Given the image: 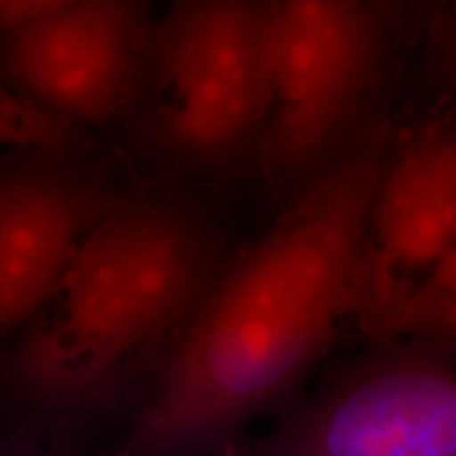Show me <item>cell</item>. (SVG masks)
Wrapping results in <instances>:
<instances>
[{
    "label": "cell",
    "instance_id": "cell-8",
    "mask_svg": "<svg viewBox=\"0 0 456 456\" xmlns=\"http://www.w3.org/2000/svg\"><path fill=\"white\" fill-rule=\"evenodd\" d=\"M152 20L149 0H75L0 36V85L105 139L131 95Z\"/></svg>",
    "mask_w": 456,
    "mask_h": 456
},
{
    "label": "cell",
    "instance_id": "cell-6",
    "mask_svg": "<svg viewBox=\"0 0 456 456\" xmlns=\"http://www.w3.org/2000/svg\"><path fill=\"white\" fill-rule=\"evenodd\" d=\"M122 181L107 149L0 147V343L45 306Z\"/></svg>",
    "mask_w": 456,
    "mask_h": 456
},
{
    "label": "cell",
    "instance_id": "cell-10",
    "mask_svg": "<svg viewBox=\"0 0 456 456\" xmlns=\"http://www.w3.org/2000/svg\"><path fill=\"white\" fill-rule=\"evenodd\" d=\"M406 338L456 348V225L435 271L414 299L397 340Z\"/></svg>",
    "mask_w": 456,
    "mask_h": 456
},
{
    "label": "cell",
    "instance_id": "cell-2",
    "mask_svg": "<svg viewBox=\"0 0 456 456\" xmlns=\"http://www.w3.org/2000/svg\"><path fill=\"white\" fill-rule=\"evenodd\" d=\"M205 186L135 175L66 264L9 354V375L54 409L94 408L173 340L227 264Z\"/></svg>",
    "mask_w": 456,
    "mask_h": 456
},
{
    "label": "cell",
    "instance_id": "cell-11",
    "mask_svg": "<svg viewBox=\"0 0 456 456\" xmlns=\"http://www.w3.org/2000/svg\"><path fill=\"white\" fill-rule=\"evenodd\" d=\"M75 0H0V36L49 16Z\"/></svg>",
    "mask_w": 456,
    "mask_h": 456
},
{
    "label": "cell",
    "instance_id": "cell-9",
    "mask_svg": "<svg viewBox=\"0 0 456 456\" xmlns=\"http://www.w3.org/2000/svg\"><path fill=\"white\" fill-rule=\"evenodd\" d=\"M0 147L100 151L107 144L98 132L37 109L0 85Z\"/></svg>",
    "mask_w": 456,
    "mask_h": 456
},
{
    "label": "cell",
    "instance_id": "cell-3",
    "mask_svg": "<svg viewBox=\"0 0 456 456\" xmlns=\"http://www.w3.org/2000/svg\"><path fill=\"white\" fill-rule=\"evenodd\" d=\"M271 0H169L107 135L142 176L196 186L261 161Z\"/></svg>",
    "mask_w": 456,
    "mask_h": 456
},
{
    "label": "cell",
    "instance_id": "cell-1",
    "mask_svg": "<svg viewBox=\"0 0 456 456\" xmlns=\"http://www.w3.org/2000/svg\"><path fill=\"white\" fill-rule=\"evenodd\" d=\"M377 131L245 254L228 259L171 340L135 435L141 456H193L289 391L354 316L375 186Z\"/></svg>",
    "mask_w": 456,
    "mask_h": 456
},
{
    "label": "cell",
    "instance_id": "cell-12",
    "mask_svg": "<svg viewBox=\"0 0 456 456\" xmlns=\"http://www.w3.org/2000/svg\"><path fill=\"white\" fill-rule=\"evenodd\" d=\"M440 37L443 69L456 88V0H446Z\"/></svg>",
    "mask_w": 456,
    "mask_h": 456
},
{
    "label": "cell",
    "instance_id": "cell-13",
    "mask_svg": "<svg viewBox=\"0 0 456 456\" xmlns=\"http://www.w3.org/2000/svg\"><path fill=\"white\" fill-rule=\"evenodd\" d=\"M2 456H45L39 455V453H36V452H26V450H19V452H11V453H7V455Z\"/></svg>",
    "mask_w": 456,
    "mask_h": 456
},
{
    "label": "cell",
    "instance_id": "cell-4",
    "mask_svg": "<svg viewBox=\"0 0 456 456\" xmlns=\"http://www.w3.org/2000/svg\"><path fill=\"white\" fill-rule=\"evenodd\" d=\"M401 0H271V110L262 169L301 195L360 146Z\"/></svg>",
    "mask_w": 456,
    "mask_h": 456
},
{
    "label": "cell",
    "instance_id": "cell-5",
    "mask_svg": "<svg viewBox=\"0 0 456 456\" xmlns=\"http://www.w3.org/2000/svg\"><path fill=\"white\" fill-rule=\"evenodd\" d=\"M380 345L259 456H456V348L412 338Z\"/></svg>",
    "mask_w": 456,
    "mask_h": 456
},
{
    "label": "cell",
    "instance_id": "cell-7",
    "mask_svg": "<svg viewBox=\"0 0 456 456\" xmlns=\"http://www.w3.org/2000/svg\"><path fill=\"white\" fill-rule=\"evenodd\" d=\"M456 225V118L389 151L375 186L354 318L377 343L401 337Z\"/></svg>",
    "mask_w": 456,
    "mask_h": 456
}]
</instances>
